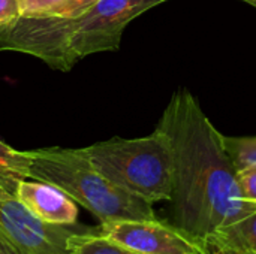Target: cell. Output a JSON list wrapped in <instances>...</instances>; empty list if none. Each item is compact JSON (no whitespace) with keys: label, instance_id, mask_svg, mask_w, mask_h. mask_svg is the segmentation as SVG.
Segmentation results:
<instances>
[{"label":"cell","instance_id":"cell-1","mask_svg":"<svg viewBox=\"0 0 256 254\" xmlns=\"http://www.w3.org/2000/svg\"><path fill=\"white\" fill-rule=\"evenodd\" d=\"M156 127L168 136L172 150L171 225L206 238L256 213V205L243 196L224 135L188 90L171 97Z\"/></svg>","mask_w":256,"mask_h":254},{"label":"cell","instance_id":"cell-2","mask_svg":"<svg viewBox=\"0 0 256 254\" xmlns=\"http://www.w3.org/2000/svg\"><path fill=\"white\" fill-rule=\"evenodd\" d=\"M166 0H98L75 16H18L0 25V51L39 58L69 72L82 58L117 51L126 25Z\"/></svg>","mask_w":256,"mask_h":254},{"label":"cell","instance_id":"cell-3","mask_svg":"<svg viewBox=\"0 0 256 254\" xmlns=\"http://www.w3.org/2000/svg\"><path fill=\"white\" fill-rule=\"evenodd\" d=\"M30 180L54 186L92 213L100 225L122 220H156L153 204L105 178L82 148L32 150Z\"/></svg>","mask_w":256,"mask_h":254},{"label":"cell","instance_id":"cell-4","mask_svg":"<svg viewBox=\"0 0 256 254\" xmlns=\"http://www.w3.org/2000/svg\"><path fill=\"white\" fill-rule=\"evenodd\" d=\"M82 150L94 168L123 190L150 204L170 201L172 150L160 129L144 138H112Z\"/></svg>","mask_w":256,"mask_h":254},{"label":"cell","instance_id":"cell-5","mask_svg":"<svg viewBox=\"0 0 256 254\" xmlns=\"http://www.w3.org/2000/svg\"><path fill=\"white\" fill-rule=\"evenodd\" d=\"M93 226H52L38 220L0 184V238L18 254H64L68 240Z\"/></svg>","mask_w":256,"mask_h":254},{"label":"cell","instance_id":"cell-6","mask_svg":"<svg viewBox=\"0 0 256 254\" xmlns=\"http://www.w3.org/2000/svg\"><path fill=\"white\" fill-rule=\"evenodd\" d=\"M99 232L140 254H207L200 238L184 234L168 220H122L99 225Z\"/></svg>","mask_w":256,"mask_h":254},{"label":"cell","instance_id":"cell-7","mask_svg":"<svg viewBox=\"0 0 256 254\" xmlns=\"http://www.w3.org/2000/svg\"><path fill=\"white\" fill-rule=\"evenodd\" d=\"M15 196L42 223L52 226L78 225L76 202L51 184L24 180L18 184Z\"/></svg>","mask_w":256,"mask_h":254},{"label":"cell","instance_id":"cell-8","mask_svg":"<svg viewBox=\"0 0 256 254\" xmlns=\"http://www.w3.org/2000/svg\"><path fill=\"white\" fill-rule=\"evenodd\" d=\"M200 241L207 254H256V213Z\"/></svg>","mask_w":256,"mask_h":254},{"label":"cell","instance_id":"cell-9","mask_svg":"<svg viewBox=\"0 0 256 254\" xmlns=\"http://www.w3.org/2000/svg\"><path fill=\"white\" fill-rule=\"evenodd\" d=\"M30 151H20L0 139V184L15 195L18 184L30 180Z\"/></svg>","mask_w":256,"mask_h":254},{"label":"cell","instance_id":"cell-10","mask_svg":"<svg viewBox=\"0 0 256 254\" xmlns=\"http://www.w3.org/2000/svg\"><path fill=\"white\" fill-rule=\"evenodd\" d=\"M64 254H140L116 244L99 232V226L90 231L74 234L66 244Z\"/></svg>","mask_w":256,"mask_h":254},{"label":"cell","instance_id":"cell-11","mask_svg":"<svg viewBox=\"0 0 256 254\" xmlns=\"http://www.w3.org/2000/svg\"><path fill=\"white\" fill-rule=\"evenodd\" d=\"M20 16H75L87 10L84 0H18Z\"/></svg>","mask_w":256,"mask_h":254},{"label":"cell","instance_id":"cell-12","mask_svg":"<svg viewBox=\"0 0 256 254\" xmlns=\"http://www.w3.org/2000/svg\"><path fill=\"white\" fill-rule=\"evenodd\" d=\"M224 144L237 171H243L246 168L255 166L256 136H243V138L224 136Z\"/></svg>","mask_w":256,"mask_h":254},{"label":"cell","instance_id":"cell-13","mask_svg":"<svg viewBox=\"0 0 256 254\" xmlns=\"http://www.w3.org/2000/svg\"><path fill=\"white\" fill-rule=\"evenodd\" d=\"M238 181L244 199L256 205V165L238 171Z\"/></svg>","mask_w":256,"mask_h":254},{"label":"cell","instance_id":"cell-14","mask_svg":"<svg viewBox=\"0 0 256 254\" xmlns=\"http://www.w3.org/2000/svg\"><path fill=\"white\" fill-rule=\"evenodd\" d=\"M20 16L18 0H0V25Z\"/></svg>","mask_w":256,"mask_h":254},{"label":"cell","instance_id":"cell-15","mask_svg":"<svg viewBox=\"0 0 256 254\" xmlns=\"http://www.w3.org/2000/svg\"><path fill=\"white\" fill-rule=\"evenodd\" d=\"M0 254H18L6 241L0 238Z\"/></svg>","mask_w":256,"mask_h":254},{"label":"cell","instance_id":"cell-16","mask_svg":"<svg viewBox=\"0 0 256 254\" xmlns=\"http://www.w3.org/2000/svg\"><path fill=\"white\" fill-rule=\"evenodd\" d=\"M242 1H246V3H249V4H252V6L256 7V0H242Z\"/></svg>","mask_w":256,"mask_h":254},{"label":"cell","instance_id":"cell-17","mask_svg":"<svg viewBox=\"0 0 256 254\" xmlns=\"http://www.w3.org/2000/svg\"><path fill=\"white\" fill-rule=\"evenodd\" d=\"M84 1H86V3H87L88 6H93V4H94V3H96L98 0H84Z\"/></svg>","mask_w":256,"mask_h":254}]
</instances>
